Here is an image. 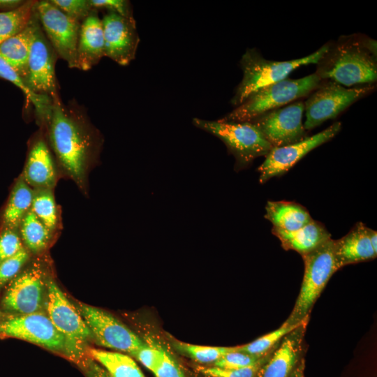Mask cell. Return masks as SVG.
I'll list each match as a JSON object with an SVG mask.
<instances>
[{
  "instance_id": "1",
  "label": "cell",
  "mask_w": 377,
  "mask_h": 377,
  "mask_svg": "<svg viewBox=\"0 0 377 377\" xmlns=\"http://www.w3.org/2000/svg\"><path fill=\"white\" fill-rule=\"evenodd\" d=\"M51 145L66 172L82 184L99 148V138L82 114L61 101L52 99L48 121Z\"/></svg>"
},
{
  "instance_id": "2",
  "label": "cell",
  "mask_w": 377,
  "mask_h": 377,
  "mask_svg": "<svg viewBox=\"0 0 377 377\" xmlns=\"http://www.w3.org/2000/svg\"><path fill=\"white\" fill-rule=\"evenodd\" d=\"M316 71L323 81L344 87L372 84L377 78L376 42L367 37L346 36L329 45Z\"/></svg>"
},
{
  "instance_id": "3",
  "label": "cell",
  "mask_w": 377,
  "mask_h": 377,
  "mask_svg": "<svg viewBox=\"0 0 377 377\" xmlns=\"http://www.w3.org/2000/svg\"><path fill=\"white\" fill-rule=\"evenodd\" d=\"M0 337L15 338L56 352L79 365L89 357L88 349L68 340L43 312L13 315L0 321Z\"/></svg>"
},
{
  "instance_id": "4",
  "label": "cell",
  "mask_w": 377,
  "mask_h": 377,
  "mask_svg": "<svg viewBox=\"0 0 377 377\" xmlns=\"http://www.w3.org/2000/svg\"><path fill=\"white\" fill-rule=\"evenodd\" d=\"M326 44L312 54L297 59L277 61L265 59L256 49H247L240 60L243 77L231 100L235 107L249 96L269 84L288 77L295 68L310 64H318L327 51Z\"/></svg>"
},
{
  "instance_id": "5",
  "label": "cell",
  "mask_w": 377,
  "mask_h": 377,
  "mask_svg": "<svg viewBox=\"0 0 377 377\" xmlns=\"http://www.w3.org/2000/svg\"><path fill=\"white\" fill-rule=\"evenodd\" d=\"M322 80L316 73L299 79L286 78L269 84L249 96L239 105L220 119L224 121H249L272 110L281 108L313 91Z\"/></svg>"
},
{
  "instance_id": "6",
  "label": "cell",
  "mask_w": 377,
  "mask_h": 377,
  "mask_svg": "<svg viewBox=\"0 0 377 377\" xmlns=\"http://www.w3.org/2000/svg\"><path fill=\"white\" fill-rule=\"evenodd\" d=\"M193 125L219 139L235 159V170L240 171L251 165L254 159L266 156L272 146L251 123L193 119Z\"/></svg>"
},
{
  "instance_id": "7",
  "label": "cell",
  "mask_w": 377,
  "mask_h": 377,
  "mask_svg": "<svg viewBox=\"0 0 377 377\" xmlns=\"http://www.w3.org/2000/svg\"><path fill=\"white\" fill-rule=\"evenodd\" d=\"M302 257L304 273L300 291L294 308L286 320L290 325L297 324L309 316L316 300L331 276L338 270L332 238Z\"/></svg>"
},
{
  "instance_id": "8",
  "label": "cell",
  "mask_w": 377,
  "mask_h": 377,
  "mask_svg": "<svg viewBox=\"0 0 377 377\" xmlns=\"http://www.w3.org/2000/svg\"><path fill=\"white\" fill-rule=\"evenodd\" d=\"M375 86L346 87L335 82H320L304 103L305 130H311L324 121L336 118L353 103L373 91Z\"/></svg>"
},
{
  "instance_id": "9",
  "label": "cell",
  "mask_w": 377,
  "mask_h": 377,
  "mask_svg": "<svg viewBox=\"0 0 377 377\" xmlns=\"http://www.w3.org/2000/svg\"><path fill=\"white\" fill-rule=\"evenodd\" d=\"M35 11L56 54L70 68H77V49L81 22L64 13L50 1H37Z\"/></svg>"
},
{
  "instance_id": "10",
  "label": "cell",
  "mask_w": 377,
  "mask_h": 377,
  "mask_svg": "<svg viewBox=\"0 0 377 377\" xmlns=\"http://www.w3.org/2000/svg\"><path fill=\"white\" fill-rule=\"evenodd\" d=\"M75 306L96 343L129 355L145 344L135 333L108 312L81 302Z\"/></svg>"
},
{
  "instance_id": "11",
  "label": "cell",
  "mask_w": 377,
  "mask_h": 377,
  "mask_svg": "<svg viewBox=\"0 0 377 377\" xmlns=\"http://www.w3.org/2000/svg\"><path fill=\"white\" fill-rule=\"evenodd\" d=\"M304 103L295 102L266 112L249 122L253 124L272 147L300 142L308 137L302 124Z\"/></svg>"
},
{
  "instance_id": "12",
  "label": "cell",
  "mask_w": 377,
  "mask_h": 377,
  "mask_svg": "<svg viewBox=\"0 0 377 377\" xmlns=\"http://www.w3.org/2000/svg\"><path fill=\"white\" fill-rule=\"evenodd\" d=\"M46 283L43 269L34 264L8 284L1 302L2 308L13 315L40 312L45 307Z\"/></svg>"
},
{
  "instance_id": "13",
  "label": "cell",
  "mask_w": 377,
  "mask_h": 377,
  "mask_svg": "<svg viewBox=\"0 0 377 377\" xmlns=\"http://www.w3.org/2000/svg\"><path fill=\"white\" fill-rule=\"evenodd\" d=\"M56 52L45 36L35 11L34 31L28 60L27 85L34 94L58 96L55 76Z\"/></svg>"
},
{
  "instance_id": "14",
  "label": "cell",
  "mask_w": 377,
  "mask_h": 377,
  "mask_svg": "<svg viewBox=\"0 0 377 377\" xmlns=\"http://www.w3.org/2000/svg\"><path fill=\"white\" fill-rule=\"evenodd\" d=\"M341 124H332L326 129L303 140L279 147H272L258 167L259 182L264 184L272 177L287 172L309 151L332 139L340 131Z\"/></svg>"
},
{
  "instance_id": "15",
  "label": "cell",
  "mask_w": 377,
  "mask_h": 377,
  "mask_svg": "<svg viewBox=\"0 0 377 377\" xmlns=\"http://www.w3.org/2000/svg\"><path fill=\"white\" fill-rule=\"evenodd\" d=\"M45 309L55 327L68 340L82 347L93 341L91 333L78 310L52 279L47 280Z\"/></svg>"
},
{
  "instance_id": "16",
  "label": "cell",
  "mask_w": 377,
  "mask_h": 377,
  "mask_svg": "<svg viewBox=\"0 0 377 377\" xmlns=\"http://www.w3.org/2000/svg\"><path fill=\"white\" fill-rule=\"evenodd\" d=\"M104 55L121 66L134 59L140 43L134 18L108 12L103 17Z\"/></svg>"
},
{
  "instance_id": "17",
  "label": "cell",
  "mask_w": 377,
  "mask_h": 377,
  "mask_svg": "<svg viewBox=\"0 0 377 377\" xmlns=\"http://www.w3.org/2000/svg\"><path fill=\"white\" fill-rule=\"evenodd\" d=\"M309 320L285 336L267 362L258 371L259 377H289L300 361L304 334Z\"/></svg>"
},
{
  "instance_id": "18",
  "label": "cell",
  "mask_w": 377,
  "mask_h": 377,
  "mask_svg": "<svg viewBox=\"0 0 377 377\" xmlns=\"http://www.w3.org/2000/svg\"><path fill=\"white\" fill-rule=\"evenodd\" d=\"M369 228L363 223H357L343 237L334 240L335 263L338 269L350 264L376 258L371 245Z\"/></svg>"
},
{
  "instance_id": "19",
  "label": "cell",
  "mask_w": 377,
  "mask_h": 377,
  "mask_svg": "<svg viewBox=\"0 0 377 377\" xmlns=\"http://www.w3.org/2000/svg\"><path fill=\"white\" fill-rule=\"evenodd\" d=\"M104 56L102 20L94 10L81 23L77 49V68L88 71Z\"/></svg>"
},
{
  "instance_id": "20",
  "label": "cell",
  "mask_w": 377,
  "mask_h": 377,
  "mask_svg": "<svg viewBox=\"0 0 377 377\" xmlns=\"http://www.w3.org/2000/svg\"><path fill=\"white\" fill-rule=\"evenodd\" d=\"M24 179L38 188L51 189L56 182V175L51 153L45 142L37 140L32 146L24 167Z\"/></svg>"
},
{
  "instance_id": "21",
  "label": "cell",
  "mask_w": 377,
  "mask_h": 377,
  "mask_svg": "<svg viewBox=\"0 0 377 377\" xmlns=\"http://www.w3.org/2000/svg\"><path fill=\"white\" fill-rule=\"evenodd\" d=\"M272 232L286 250H293L301 256L306 254L331 239V235L320 222L312 220L295 231H285L272 228Z\"/></svg>"
},
{
  "instance_id": "22",
  "label": "cell",
  "mask_w": 377,
  "mask_h": 377,
  "mask_svg": "<svg viewBox=\"0 0 377 377\" xmlns=\"http://www.w3.org/2000/svg\"><path fill=\"white\" fill-rule=\"evenodd\" d=\"M34 21L35 8L29 25L18 34L0 43V57L17 73L26 84L28 77V60L34 31Z\"/></svg>"
},
{
  "instance_id": "23",
  "label": "cell",
  "mask_w": 377,
  "mask_h": 377,
  "mask_svg": "<svg viewBox=\"0 0 377 377\" xmlns=\"http://www.w3.org/2000/svg\"><path fill=\"white\" fill-rule=\"evenodd\" d=\"M265 212L272 228L285 231L297 230L313 220L303 206L294 202L267 201Z\"/></svg>"
},
{
  "instance_id": "24",
  "label": "cell",
  "mask_w": 377,
  "mask_h": 377,
  "mask_svg": "<svg viewBox=\"0 0 377 377\" xmlns=\"http://www.w3.org/2000/svg\"><path fill=\"white\" fill-rule=\"evenodd\" d=\"M33 196L34 191L30 186L20 177L15 183L3 208L1 216L3 228L15 229L20 226L31 209Z\"/></svg>"
},
{
  "instance_id": "25",
  "label": "cell",
  "mask_w": 377,
  "mask_h": 377,
  "mask_svg": "<svg viewBox=\"0 0 377 377\" xmlns=\"http://www.w3.org/2000/svg\"><path fill=\"white\" fill-rule=\"evenodd\" d=\"M87 351L89 356L98 362L110 377H145L135 361L129 355L96 348H89Z\"/></svg>"
},
{
  "instance_id": "26",
  "label": "cell",
  "mask_w": 377,
  "mask_h": 377,
  "mask_svg": "<svg viewBox=\"0 0 377 377\" xmlns=\"http://www.w3.org/2000/svg\"><path fill=\"white\" fill-rule=\"evenodd\" d=\"M37 1H24L14 10L0 12V43L18 34L29 25Z\"/></svg>"
},
{
  "instance_id": "27",
  "label": "cell",
  "mask_w": 377,
  "mask_h": 377,
  "mask_svg": "<svg viewBox=\"0 0 377 377\" xmlns=\"http://www.w3.org/2000/svg\"><path fill=\"white\" fill-rule=\"evenodd\" d=\"M0 77L9 81L21 89L27 98V103H31L37 114L43 120L48 121L51 114L52 99L48 96L34 94L28 88L17 73L1 57H0Z\"/></svg>"
},
{
  "instance_id": "28",
  "label": "cell",
  "mask_w": 377,
  "mask_h": 377,
  "mask_svg": "<svg viewBox=\"0 0 377 377\" xmlns=\"http://www.w3.org/2000/svg\"><path fill=\"white\" fill-rule=\"evenodd\" d=\"M22 240L27 248L34 253L43 251L50 239V230L30 209L20 224Z\"/></svg>"
},
{
  "instance_id": "29",
  "label": "cell",
  "mask_w": 377,
  "mask_h": 377,
  "mask_svg": "<svg viewBox=\"0 0 377 377\" xmlns=\"http://www.w3.org/2000/svg\"><path fill=\"white\" fill-rule=\"evenodd\" d=\"M304 319L294 325H290L285 321L276 330L263 335L247 344L237 346V350L258 358L263 357L270 353V351H272V349L279 344L285 336L301 325Z\"/></svg>"
},
{
  "instance_id": "30",
  "label": "cell",
  "mask_w": 377,
  "mask_h": 377,
  "mask_svg": "<svg viewBox=\"0 0 377 377\" xmlns=\"http://www.w3.org/2000/svg\"><path fill=\"white\" fill-rule=\"evenodd\" d=\"M31 210L50 231L56 228L57 208L51 189L38 188L34 192Z\"/></svg>"
},
{
  "instance_id": "31",
  "label": "cell",
  "mask_w": 377,
  "mask_h": 377,
  "mask_svg": "<svg viewBox=\"0 0 377 377\" xmlns=\"http://www.w3.org/2000/svg\"><path fill=\"white\" fill-rule=\"evenodd\" d=\"M177 346L181 350L200 363H215L226 353L236 348V347L207 346L186 343H180Z\"/></svg>"
},
{
  "instance_id": "32",
  "label": "cell",
  "mask_w": 377,
  "mask_h": 377,
  "mask_svg": "<svg viewBox=\"0 0 377 377\" xmlns=\"http://www.w3.org/2000/svg\"><path fill=\"white\" fill-rule=\"evenodd\" d=\"M29 258L28 251L23 248L15 256L0 263V288L9 283L19 274Z\"/></svg>"
},
{
  "instance_id": "33",
  "label": "cell",
  "mask_w": 377,
  "mask_h": 377,
  "mask_svg": "<svg viewBox=\"0 0 377 377\" xmlns=\"http://www.w3.org/2000/svg\"><path fill=\"white\" fill-rule=\"evenodd\" d=\"M263 357L258 358L236 348L226 353L214 363V366L224 369H240L255 365L263 361Z\"/></svg>"
},
{
  "instance_id": "34",
  "label": "cell",
  "mask_w": 377,
  "mask_h": 377,
  "mask_svg": "<svg viewBox=\"0 0 377 377\" xmlns=\"http://www.w3.org/2000/svg\"><path fill=\"white\" fill-rule=\"evenodd\" d=\"M56 7L68 16L83 21L93 10L88 0H51Z\"/></svg>"
},
{
  "instance_id": "35",
  "label": "cell",
  "mask_w": 377,
  "mask_h": 377,
  "mask_svg": "<svg viewBox=\"0 0 377 377\" xmlns=\"http://www.w3.org/2000/svg\"><path fill=\"white\" fill-rule=\"evenodd\" d=\"M24 248L21 238L15 229L3 228L0 233V263Z\"/></svg>"
},
{
  "instance_id": "36",
  "label": "cell",
  "mask_w": 377,
  "mask_h": 377,
  "mask_svg": "<svg viewBox=\"0 0 377 377\" xmlns=\"http://www.w3.org/2000/svg\"><path fill=\"white\" fill-rule=\"evenodd\" d=\"M263 361L255 365L240 369H224L217 367H201L200 371L209 377H256Z\"/></svg>"
},
{
  "instance_id": "37",
  "label": "cell",
  "mask_w": 377,
  "mask_h": 377,
  "mask_svg": "<svg viewBox=\"0 0 377 377\" xmlns=\"http://www.w3.org/2000/svg\"><path fill=\"white\" fill-rule=\"evenodd\" d=\"M163 349L147 346L145 343L130 355L135 357L147 369L153 372L158 366L163 353Z\"/></svg>"
},
{
  "instance_id": "38",
  "label": "cell",
  "mask_w": 377,
  "mask_h": 377,
  "mask_svg": "<svg viewBox=\"0 0 377 377\" xmlns=\"http://www.w3.org/2000/svg\"><path fill=\"white\" fill-rule=\"evenodd\" d=\"M91 8L106 9L126 17L133 18V13L129 1L125 0H89Z\"/></svg>"
},
{
  "instance_id": "39",
  "label": "cell",
  "mask_w": 377,
  "mask_h": 377,
  "mask_svg": "<svg viewBox=\"0 0 377 377\" xmlns=\"http://www.w3.org/2000/svg\"><path fill=\"white\" fill-rule=\"evenodd\" d=\"M152 373L155 377H186L177 362L165 350H163L161 359Z\"/></svg>"
},
{
  "instance_id": "40",
  "label": "cell",
  "mask_w": 377,
  "mask_h": 377,
  "mask_svg": "<svg viewBox=\"0 0 377 377\" xmlns=\"http://www.w3.org/2000/svg\"><path fill=\"white\" fill-rule=\"evenodd\" d=\"M80 367L86 377H110L106 371L90 357Z\"/></svg>"
},
{
  "instance_id": "41",
  "label": "cell",
  "mask_w": 377,
  "mask_h": 377,
  "mask_svg": "<svg viewBox=\"0 0 377 377\" xmlns=\"http://www.w3.org/2000/svg\"><path fill=\"white\" fill-rule=\"evenodd\" d=\"M24 1L22 0H0V10L6 12L14 10L20 6Z\"/></svg>"
},
{
  "instance_id": "42",
  "label": "cell",
  "mask_w": 377,
  "mask_h": 377,
  "mask_svg": "<svg viewBox=\"0 0 377 377\" xmlns=\"http://www.w3.org/2000/svg\"><path fill=\"white\" fill-rule=\"evenodd\" d=\"M304 360L300 359L295 367L292 371L289 377H304Z\"/></svg>"
},
{
  "instance_id": "43",
  "label": "cell",
  "mask_w": 377,
  "mask_h": 377,
  "mask_svg": "<svg viewBox=\"0 0 377 377\" xmlns=\"http://www.w3.org/2000/svg\"><path fill=\"white\" fill-rule=\"evenodd\" d=\"M369 235L372 249L377 253V232L376 230L369 228Z\"/></svg>"
},
{
  "instance_id": "44",
  "label": "cell",
  "mask_w": 377,
  "mask_h": 377,
  "mask_svg": "<svg viewBox=\"0 0 377 377\" xmlns=\"http://www.w3.org/2000/svg\"><path fill=\"white\" fill-rule=\"evenodd\" d=\"M1 311H0V317H1Z\"/></svg>"
}]
</instances>
